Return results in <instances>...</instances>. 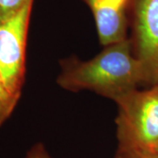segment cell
Instances as JSON below:
<instances>
[{
	"label": "cell",
	"mask_w": 158,
	"mask_h": 158,
	"mask_svg": "<svg viewBox=\"0 0 158 158\" xmlns=\"http://www.w3.org/2000/svg\"><path fill=\"white\" fill-rule=\"evenodd\" d=\"M33 0H0V23L10 19Z\"/></svg>",
	"instance_id": "cell-7"
},
{
	"label": "cell",
	"mask_w": 158,
	"mask_h": 158,
	"mask_svg": "<svg viewBox=\"0 0 158 158\" xmlns=\"http://www.w3.org/2000/svg\"><path fill=\"white\" fill-rule=\"evenodd\" d=\"M114 158H158V153L118 147Z\"/></svg>",
	"instance_id": "cell-8"
},
{
	"label": "cell",
	"mask_w": 158,
	"mask_h": 158,
	"mask_svg": "<svg viewBox=\"0 0 158 158\" xmlns=\"http://www.w3.org/2000/svg\"><path fill=\"white\" fill-rule=\"evenodd\" d=\"M118 147L156 152L158 149V85L118 98Z\"/></svg>",
	"instance_id": "cell-2"
},
{
	"label": "cell",
	"mask_w": 158,
	"mask_h": 158,
	"mask_svg": "<svg viewBox=\"0 0 158 158\" xmlns=\"http://www.w3.org/2000/svg\"><path fill=\"white\" fill-rule=\"evenodd\" d=\"M156 153H158V149H157V150H156Z\"/></svg>",
	"instance_id": "cell-10"
},
{
	"label": "cell",
	"mask_w": 158,
	"mask_h": 158,
	"mask_svg": "<svg viewBox=\"0 0 158 158\" xmlns=\"http://www.w3.org/2000/svg\"><path fill=\"white\" fill-rule=\"evenodd\" d=\"M84 1L93 14L102 45H111L127 38L128 14L132 12L133 0Z\"/></svg>",
	"instance_id": "cell-5"
},
{
	"label": "cell",
	"mask_w": 158,
	"mask_h": 158,
	"mask_svg": "<svg viewBox=\"0 0 158 158\" xmlns=\"http://www.w3.org/2000/svg\"><path fill=\"white\" fill-rule=\"evenodd\" d=\"M30 1L10 19L0 23V73L6 87L19 98L25 82L26 48L30 16Z\"/></svg>",
	"instance_id": "cell-3"
},
{
	"label": "cell",
	"mask_w": 158,
	"mask_h": 158,
	"mask_svg": "<svg viewBox=\"0 0 158 158\" xmlns=\"http://www.w3.org/2000/svg\"><path fill=\"white\" fill-rule=\"evenodd\" d=\"M132 44L145 84L158 85V0H133Z\"/></svg>",
	"instance_id": "cell-4"
},
{
	"label": "cell",
	"mask_w": 158,
	"mask_h": 158,
	"mask_svg": "<svg viewBox=\"0 0 158 158\" xmlns=\"http://www.w3.org/2000/svg\"><path fill=\"white\" fill-rule=\"evenodd\" d=\"M26 158H53L48 152L43 143L38 142L31 148L27 154Z\"/></svg>",
	"instance_id": "cell-9"
},
{
	"label": "cell",
	"mask_w": 158,
	"mask_h": 158,
	"mask_svg": "<svg viewBox=\"0 0 158 158\" xmlns=\"http://www.w3.org/2000/svg\"><path fill=\"white\" fill-rule=\"evenodd\" d=\"M60 65L56 82L63 90H90L113 101L145 84L143 69L128 38L106 46L90 60L70 56Z\"/></svg>",
	"instance_id": "cell-1"
},
{
	"label": "cell",
	"mask_w": 158,
	"mask_h": 158,
	"mask_svg": "<svg viewBox=\"0 0 158 158\" xmlns=\"http://www.w3.org/2000/svg\"><path fill=\"white\" fill-rule=\"evenodd\" d=\"M19 99L8 90L0 73V127L11 116Z\"/></svg>",
	"instance_id": "cell-6"
}]
</instances>
